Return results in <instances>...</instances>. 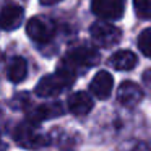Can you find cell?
Returning a JSON list of instances; mask_svg holds the SVG:
<instances>
[{
	"label": "cell",
	"instance_id": "obj_14",
	"mask_svg": "<svg viewBox=\"0 0 151 151\" xmlns=\"http://www.w3.org/2000/svg\"><path fill=\"white\" fill-rule=\"evenodd\" d=\"M133 10L138 18L151 20V0H133Z\"/></svg>",
	"mask_w": 151,
	"mask_h": 151
},
{
	"label": "cell",
	"instance_id": "obj_4",
	"mask_svg": "<svg viewBox=\"0 0 151 151\" xmlns=\"http://www.w3.org/2000/svg\"><path fill=\"white\" fill-rule=\"evenodd\" d=\"M89 34L94 39V42H98L102 47H111L115 46L119 41L122 39V31L117 26L107 23L106 20L102 21H96L91 24L89 28Z\"/></svg>",
	"mask_w": 151,
	"mask_h": 151
},
{
	"label": "cell",
	"instance_id": "obj_10",
	"mask_svg": "<svg viewBox=\"0 0 151 151\" xmlns=\"http://www.w3.org/2000/svg\"><path fill=\"white\" fill-rule=\"evenodd\" d=\"M65 112L62 102L54 101V102H46V104H41L37 107H34L29 112V119L33 122H42V120H49V119H55Z\"/></svg>",
	"mask_w": 151,
	"mask_h": 151
},
{
	"label": "cell",
	"instance_id": "obj_5",
	"mask_svg": "<svg viewBox=\"0 0 151 151\" xmlns=\"http://www.w3.org/2000/svg\"><path fill=\"white\" fill-rule=\"evenodd\" d=\"M26 33L34 42H49L55 34V24L47 18L34 17L26 23Z\"/></svg>",
	"mask_w": 151,
	"mask_h": 151
},
{
	"label": "cell",
	"instance_id": "obj_9",
	"mask_svg": "<svg viewBox=\"0 0 151 151\" xmlns=\"http://www.w3.org/2000/svg\"><path fill=\"white\" fill-rule=\"evenodd\" d=\"M112 88H114V78L111 73L104 72V70L96 73L94 78L91 80V85H89L91 93L98 99H107L112 93Z\"/></svg>",
	"mask_w": 151,
	"mask_h": 151
},
{
	"label": "cell",
	"instance_id": "obj_3",
	"mask_svg": "<svg viewBox=\"0 0 151 151\" xmlns=\"http://www.w3.org/2000/svg\"><path fill=\"white\" fill-rule=\"evenodd\" d=\"M13 138L20 146L28 148V150H37L49 145V137L36 132L34 125L31 124H20L13 130Z\"/></svg>",
	"mask_w": 151,
	"mask_h": 151
},
{
	"label": "cell",
	"instance_id": "obj_15",
	"mask_svg": "<svg viewBox=\"0 0 151 151\" xmlns=\"http://www.w3.org/2000/svg\"><path fill=\"white\" fill-rule=\"evenodd\" d=\"M138 49L145 57L151 59V28L145 29L143 33L138 36Z\"/></svg>",
	"mask_w": 151,
	"mask_h": 151
},
{
	"label": "cell",
	"instance_id": "obj_13",
	"mask_svg": "<svg viewBox=\"0 0 151 151\" xmlns=\"http://www.w3.org/2000/svg\"><path fill=\"white\" fill-rule=\"evenodd\" d=\"M28 75V63L23 57H13L7 67V78L12 83H21Z\"/></svg>",
	"mask_w": 151,
	"mask_h": 151
},
{
	"label": "cell",
	"instance_id": "obj_16",
	"mask_svg": "<svg viewBox=\"0 0 151 151\" xmlns=\"http://www.w3.org/2000/svg\"><path fill=\"white\" fill-rule=\"evenodd\" d=\"M59 2H62V0H41V4H42L44 7H49V5H55V4H59Z\"/></svg>",
	"mask_w": 151,
	"mask_h": 151
},
{
	"label": "cell",
	"instance_id": "obj_11",
	"mask_svg": "<svg viewBox=\"0 0 151 151\" xmlns=\"http://www.w3.org/2000/svg\"><path fill=\"white\" fill-rule=\"evenodd\" d=\"M23 23V8L17 4H5L2 8V28L13 31Z\"/></svg>",
	"mask_w": 151,
	"mask_h": 151
},
{
	"label": "cell",
	"instance_id": "obj_12",
	"mask_svg": "<svg viewBox=\"0 0 151 151\" xmlns=\"http://www.w3.org/2000/svg\"><path fill=\"white\" fill-rule=\"evenodd\" d=\"M138 59L132 50H117L114 52L111 57H109V65L112 67L114 70H119V72H127V70L135 68Z\"/></svg>",
	"mask_w": 151,
	"mask_h": 151
},
{
	"label": "cell",
	"instance_id": "obj_2",
	"mask_svg": "<svg viewBox=\"0 0 151 151\" xmlns=\"http://www.w3.org/2000/svg\"><path fill=\"white\" fill-rule=\"evenodd\" d=\"M98 62H99L98 50L88 46H80L70 49L68 54L65 55V59H62L59 62V67H63V68L70 70L72 73L78 75V73H83L88 68L94 67Z\"/></svg>",
	"mask_w": 151,
	"mask_h": 151
},
{
	"label": "cell",
	"instance_id": "obj_6",
	"mask_svg": "<svg viewBox=\"0 0 151 151\" xmlns=\"http://www.w3.org/2000/svg\"><path fill=\"white\" fill-rule=\"evenodd\" d=\"M124 0H91V10L101 20H119L124 15Z\"/></svg>",
	"mask_w": 151,
	"mask_h": 151
},
{
	"label": "cell",
	"instance_id": "obj_7",
	"mask_svg": "<svg viewBox=\"0 0 151 151\" xmlns=\"http://www.w3.org/2000/svg\"><path fill=\"white\" fill-rule=\"evenodd\" d=\"M117 99L125 107H135L143 99V89L133 81H124L117 89Z\"/></svg>",
	"mask_w": 151,
	"mask_h": 151
},
{
	"label": "cell",
	"instance_id": "obj_8",
	"mask_svg": "<svg viewBox=\"0 0 151 151\" xmlns=\"http://www.w3.org/2000/svg\"><path fill=\"white\" fill-rule=\"evenodd\" d=\"M93 106H94L93 98H91V94L86 93V91L73 93V94H70L68 101H67V107H68V111L72 112L73 115H78V117L89 114V112L93 111Z\"/></svg>",
	"mask_w": 151,
	"mask_h": 151
},
{
	"label": "cell",
	"instance_id": "obj_1",
	"mask_svg": "<svg viewBox=\"0 0 151 151\" xmlns=\"http://www.w3.org/2000/svg\"><path fill=\"white\" fill-rule=\"evenodd\" d=\"M75 73H72L70 70L63 68V67H57L55 73H50V75H46L44 78L39 80V83L34 88V93H36L39 98H52V96H57L63 91V89L70 88L75 81Z\"/></svg>",
	"mask_w": 151,
	"mask_h": 151
}]
</instances>
